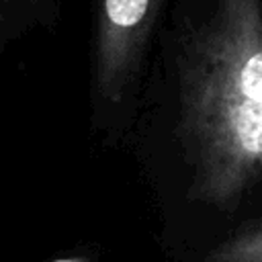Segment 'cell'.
<instances>
[{"instance_id": "3957f363", "label": "cell", "mask_w": 262, "mask_h": 262, "mask_svg": "<svg viewBox=\"0 0 262 262\" xmlns=\"http://www.w3.org/2000/svg\"><path fill=\"white\" fill-rule=\"evenodd\" d=\"M211 262H262V229L229 239L211 254Z\"/></svg>"}, {"instance_id": "277c9868", "label": "cell", "mask_w": 262, "mask_h": 262, "mask_svg": "<svg viewBox=\"0 0 262 262\" xmlns=\"http://www.w3.org/2000/svg\"><path fill=\"white\" fill-rule=\"evenodd\" d=\"M53 262H84L82 258H59V260H53Z\"/></svg>"}, {"instance_id": "6da1fadb", "label": "cell", "mask_w": 262, "mask_h": 262, "mask_svg": "<svg viewBox=\"0 0 262 262\" xmlns=\"http://www.w3.org/2000/svg\"><path fill=\"white\" fill-rule=\"evenodd\" d=\"M180 135L203 199L231 203L262 178V0H217L194 35Z\"/></svg>"}, {"instance_id": "7a4b0ae2", "label": "cell", "mask_w": 262, "mask_h": 262, "mask_svg": "<svg viewBox=\"0 0 262 262\" xmlns=\"http://www.w3.org/2000/svg\"><path fill=\"white\" fill-rule=\"evenodd\" d=\"M160 0H102L98 25V84L113 96L139 57Z\"/></svg>"}]
</instances>
